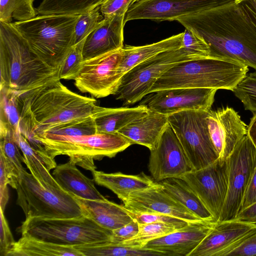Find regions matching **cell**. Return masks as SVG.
<instances>
[{"mask_svg":"<svg viewBox=\"0 0 256 256\" xmlns=\"http://www.w3.org/2000/svg\"><path fill=\"white\" fill-rule=\"evenodd\" d=\"M206 42L212 58L236 60L256 70V21L233 2L176 20Z\"/></svg>","mask_w":256,"mask_h":256,"instance_id":"6da1fadb","label":"cell"},{"mask_svg":"<svg viewBox=\"0 0 256 256\" xmlns=\"http://www.w3.org/2000/svg\"><path fill=\"white\" fill-rule=\"evenodd\" d=\"M19 93L20 132L28 140L53 126L90 116L96 102L70 90L60 80Z\"/></svg>","mask_w":256,"mask_h":256,"instance_id":"7a4b0ae2","label":"cell"},{"mask_svg":"<svg viewBox=\"0 0 256 256\" xmlns=\"http://www.w3.org/2000/svg\"><path fill=\"white\" fill-rule=\"evenodd\" d=\"M0 88L24 92L60 80L51 68L30 49L12 23L0 22Z\"/></svg>","mask_w":256,"mask_h":256,"instance_id":"3957f363","label":"cell"},{"mask_svg":"<svg viewBox=\"0 0 256 256\" xmlns=\"http://www.w3.org/2000/svg\"><path fill=\"white\" fill-rule=\"evenodd\" d=\"M248 66L224 58H206L178 63L154 84L149 94L178 88H208L233 92L247 74Z\"/></svg>","mask_w":256,"mask_h":256,"instance_id":"277c9868","label":"cell"},{"mask_svg":"<svg viewBox=\"0 0 256 256\" xmlns=\"http://www.w3.org/2000/svg\"><path fill=\"white\" fill-rule=\"evenodd\" d=\"M79 14L39 15L12 22L31 50L48 66L60 67L74 46Z\"/></svg>","mask_w":256,"mask_h":256,"instance_id":"5b68a950","label":"cell"},{"mask_svg":"<svg viewBox=\"0 0 256 256\" xmlns=\"http://www.w3.org/2000/svg\"><path fill=\"white\" fill-rule=\"evenodd\" d=\"M32 140L41 143L52 158L67 155L76 165L92 172L96 169L94 160L113 158L132 145L118 132L76 136L42 133L34 136Z\"/></svg>","mask_w":256,"mask_h":256,"instance_id":"8992f818","label":"cell"},{"mask_svg":"<svg viewBox=\"0 0 256 256\" xmlns=\"http://www.w3.org/2000/svg\"><path fill=\"white\" fill-rule=\"evenodd\" d=\"M16 204L26 218H74L82 216L74 196L59 184H42L25 169L20 172Z\"/></svg>","mask_w":256,"mask_h":256,"instance_id":"52a82bcc","label":"cell"},{"mask_svg":"<svg viewBox=\"0 0 256 256\" xmlns=\"http://www.w3.org/2000/svg\"><path fill=\"white\" fill-rule=\"evenodd\" d=\"M18 229L22 234L58 245L71 246L110 242L112 232L84 216L64 218H26Z\"/></svg>","mask_w":256,"mask_h":256,"instance_id":"ba28073f","label":"cell"},{"mask_svg":"<svg viewBox=\"0 0 256 256\" xmlns=\"http://www.w3.org/2000/svg\"><path fill=\"white\" fill-rule=\"evenodd\" d=\"M202 58L184 47L166 51L144 61L131 68L121 78L114 94L117 100L128 106L140 101L156 82L176 64Z\"/></svg>","mask_w":256,"mask_h":256,"instance_id":"9c48e42d","label":"cell"},{"mask_svg":"<svg viewBox=\"0 0 256 256\" xmlns=\"http://www.w3.org/2000/svg\"><path fill=\"white\" fill-rule=\"evenodd\" d=\"M208 112L187 110L168 115V123L194 170L203 168L218 158L209 135Z\"/></svg>","mask_w":256,"mask_h":256,"instance_id":"30bf717a","label":"cell"},{"mask_svg":"<svg viewBox=\"0 0 256 256\" xmlns=\"http://www.w3.org/2000/svg\"><path fill=\"white\" fill-rule=\"evenodd\" d=\"M226 162L228 190L219 220L236 219L256 166V148L247 135L237 144Z\"/></svg>","mask_w":256,"mask_h":256,"instance_id":"8fae6325","label":"cell"},{"mask_svg":"<svg viewBox=\"0 0 256 256\" xmlns=\"http://www.w3.org/2000/svg\"><path fill=\"white\" fill-rule=\"evenodd\" d=\"M122 48L84 61L74 80L78 89L96 98L114 95L122 78L118 68L123 57Z\"/></svg>","mask_w":256,"mask_h":256,"instance_id":"7c38bea8","label":"cell"},{"mask_svg":"<svg viewBox=\"0 0 256 256\" xmlns=\"http://www.w3.org/2000/svg\"><path fill=\"white\" fill-rule=\"evenodd\" d=\"M235 0H138L127 10L124 24L136 20L172 21L233 2Z\"/></svg>","mask_w":256,"mask_h":256,"instance_id":"4fadbf2b","label":"cell"},{"mask_svg":"<svg viewBox=\"0 0 256 256\" xmlns=\"http://www.w3.org/2000/svg\"><path fill=\"white\" fill-rule=\"evenodd\" d=\"M180 178L196 193L214 219L218 221L228 190L226 160L218 158L208 166L194 170Z\"/></svg>","mask_w":256,"mask_h":256,"instance_id":"5bb4252c","label":"cell"},{"mask_svg":"<svg viewBox=\"0 0 256 256\" xmlns=\"http://www.w3.org/2000/svg\"><path fill=\"white\" fill-rule=\"evenodd\" d=\"M218 90L178 88L158 90L146 95L139 104L166 115L187 110H210Z\"/></svg>","mask_w":256,"mask_h":256,"instance_id":"9a60e30c","label":"cell"},{"mask_svg":"<svg viewBox=\"0 0 256 256\" xmlns=\"http://www.w3.org/2000/svg\"><path fill=\"white\" fill-rule=\"evenodd\" d=\"M148 170L158 182L180 178L194 170L176 133L168 124L154 148L150 150Z\"/></svg>","mask_w":256,"mask_h":256,"instance_id":"2e32d148","label":"cell"},{"mask_svg":"<svg viewBox=\"0 0 256 256\" xmlns=\"http://www.w3.org/2000/svg\"><path fill=\"white\" fill-rule=\"evenodd\" d=\"M206 120L210 138L218 159L226 160L246 135L248 126L238 112L228 106L210 110Z\"/></svg>","mask_w":256,"mask_h":256,"instance_id":"e0dca14e","label":"cell"},{"mask_svg":"<svg viewBox=\"0 0 256 256\" xmlns=\"http://www.w3.org/2000/svg\"><path fill=\"white\" fill-rule=\"evenodd\" d=\"M122 202L126 208L135 213L162 214L188 222L201 220L170 196L160 183L134 192Z\"/></svg>","mask_w":256,"mask_h":256,"instance_id":"ac0fdd59","label":"cell"},{"mask_svg":"<svg viewBox=\"0 0 256 256\" xmlns=\"http://www.w3.org/2000/svg\"><path fill=\"white\" fill-rule=\"evenodd\" d=\"M216 222L214 220L189 222L167 235L148 242L144 247L163 252L166 256H189Z\"/></svg>","mask_w":256,"mask_h":256,"instance_id":"d6986e66","label":"cell"},{"mask_svg":"<svg viewBox=\"0 0 256 256\" xmlns=\"http://www.w3.org/2000/svg\"><path fill=\"white\" fill-rule=\"evenodd\" d=\"M125 15H114L104 18L85 38L83 61L112 52L124 47Z\"/></svg>","mask_w":256,"mask_h":256,"instance_id":"ffe728a7","label":"cell"},{"mask_svg":"<svg viewBox=\"0 0 256 256\" xmlns=\"http://www.w3.org/2000/svg\"><path fill=\"white\" fill-rule=\"evenodd\" d=\"M256 225L238 219L217 221L189 256H218L220 252L247 234Z\"/></svg>","mask_w":256,"mask_h":256,"instance_id":"44dd1931","label":"cell"},{"mask_svg":"<svg viewBox=\"0 0 256 256\" xmlns=\"http://www.w3.org/2000/svg\"><path fill=\"white\" fill-rule=\"evenodd\" d=\"M168 124V115L149 110L118 132L132 144L142 145L150 150L155 148Z\"/></svg>","mask_w":256,"mask_h":256,"instance_id":"7402d4cb","label":"cell"},{"mask_svg":"<svg viewBox=\"0 0 256 256\" xmlns=\"http://www.w3.org/2000/svg\"><path fill=\"white\" fill-rule=\"evenodd\" d=\"M72 196L79 205L83 216L110 231L128 224L133 220L124 206L108 200H86Z\"/></svg>","mask_w":256,"mask_h":256,"instance_id":"603a6c76","label":"cell"},{"mask_svg":"<svg viewBox=\"0 0 256 256\" xmlns=\"http://www.w3.org/2000/svg\"><path fill=\"white\" fill-rule=\"evenodd\" d=\"M52 175L60 187L72 196L86 200H107L96 188L93 180L83 174L70 160L56 166Z\"/></svg>","mask_w":256,"mask_h":256,"instance_id":"cb8c5ba5","label":"cell"},{"mask_svg":"<svg viewBox=\"0 0 256 256\" xmlns=\"http://www.w3.org/2000/svg\"><path fill=\"white\" fill-rule=\"evenodd\" d=\"M145 106L108 108L96 105L92 113L96 133H116L134 120L146 115Z\"/></svg>","mask_w":256,"mask_h":256,"instance_id":"d4e9b609","label":"cell"},{"mask_svg":"<svg viewBox=\"0 0 256 256\" xmlns=\"http://www.w3.org/2000/svg\"><path fill=\"white\" fill-rule=\"evenodd\" d=\"M92 174L97 184L112 190L122 200L134 192L148 188L156 184L143 172L132 175L121 172L109 174L95 170Z\"/></svg>","mask_w":256,"mask_h":256,"instance_id":"484cf974","label":"cell"},{"mask_svg":"<svg viewBox=\"0 0 256 256\" xmlns=\"http://www.w3.org/2000/svg\"><path fill=\"white\" fill-rule=\"evenodd\" d=\"M182 36V32L150 44L124 46L123 57L118 68L120 75L122 76L136 65L160 53L181 48Z\"/></svg>","mask_w":256,"mask_h":256,"instance_id":"4316f807","label":"cell"},{"mask_svg":"<svg viewBox=\"0 0 256 256\" xmlns=\"http://www.w3.org/2000/svg\"><path fill=\"white\" fill-rule=\"evenodd\" d=\"M16 134L24 156V163L34 178L42 184H58L50 172L57 166L54 158L51 156L46 150H40L32 148L20 132Z\"/></svg>","mask_w":256,"mask_h":256,"instance_id":"83f0119b","label":"cell"},{"mask_svg":"<svg viewBox=\"0 0 256 256\" xmlns=\"http://www.w3.org/2000/svg\"><path fill=\"white\" fill-rule=\"evenodd\" d=\"M159 183L170 196L199 218L214 220L211 213L185 180L180 178H170Z\"/></svg>","mask_w":256,"mask_h":256,"instance_id":"f1b7e54d","label":"cell"},{"mask_svg":"<svg viewBox=\"0 0 256 256\" xmlns=\"http://www.w3.org/2000/svg\"><path fill=\"white\" fill-rule=\"evenodd\" d=\"M83 256L74 246L54 244L27 234H22L8 254V256Z\"/></svg>","mask_w":256,"mask_h":256,"instance_id":"f546056e","label":"cell"},{"mask_svg":"<svg viewBox=\"0 0 256 256\" xmlns=\"http://www.w3.org/2000/svg\"><path fill=\"white\" fill-rule=\"evenodd\" d=\"M83 256H166L159 251L146 247L125 246L110 242L74 246Z\"/></svg>","mask_w":256,"mask_h":256,"instance_id":"4dcf8cb0","label":"cell"},{"mask_svg":"<svg viewBox=\"0 0 256 256\" xmlns=\"http://www.w3.org/2000/svg\"><path fill=\"white\" fill-rule=\"evenodd\" d=\"M106 0H42L36 9L40 15L80 14L100 6Z\"/></svg>","mask_w":256,"mask_h":256,"instance_id":"1f68e13d","label":"cell"},{"mask_svg":"<svg viewBox=\"0 0 256 256\" xmlns=\"http://www.w3.org/2000/svg\"><path fill=\"white\" fill-rule=\"evenodd\" d=\"M0 122L8 125L17 134L20 132L21 106L20 93L6 88H0Z\"/></svg>","mask_w":256,"mask_h":256,"instance_id":"d6a6232c","label":"cell"},{"mask_svg":"<svg viewBox=\"0 0 256 256\" xmlns=\"http://www.w3.org/2000/svg\"><path fill=\"white\" fill-rule=\"evenodd\" d=\"M178 228L174 224L163 222L139 224L138 234L118 244L133 248H144L148 242L167 235Z\"/></svg>","mask_w":256,"mask_h":256,"instance_id":"836d02e7","label":"cell"},{"mask_svg":"<svg viewBox=\"0 0 256 256\" xmlns=\"http://www.w3.org/2000/svg\"><path fill=\"white\" fill-rule=\"evenodd\" d=\"M34 0H0V22L12 23L13 19L22 22L36 17Z\"/></svg>","mask_w":256,"mask_h":256,"instance_id":"e575fe53","label":"cell"},{"mask_svg":"<svg viewBox=\"0 0 256 256\" xmlns=\"http://www.w3.org/2000/svg\"><path fill=\"white\" fill-rule=\"evenodd\" d=\"M42 133L76 136L94 134L96 133V130L94 118L90 116L53 126Z\"/></svg>","mask_w":256,"mask_h":256,"instance_id":"d590c367","label":"cell"},{"mask_svg":"<svg viewBox=\"0 0 256 256\" xmlns=\"http://www.w3.org/2000/svg\"><path fill=\"white\" fill-rule=\"evenodd\" d=\"M0 151L10 159L16 166L20 172L24 168L22 166L24 162V156L16 138L13 130L8 125L0 122Z\"/></svg>","mask_w":256,"mask_h":256,"instance_id":"8d00e7d4","label":"cell"},{"mask_svg":"<svg viewBox=\"0 0 256 256\" xmlns=\"http://www.w3.org/2000/svg\"><path fill=\"white\" fill-rule=\"evenodd\" d=\"M104 18L100 6L79 14L74 28V46L84 40Z\"/></svg>","mask_w":256,"mask_h":256,"instance_id":"74e56055","label":"cell"},{"mask_svg":"<svg viewBox=\"0 0 256 256\" xmlns=\"http://www.w3.org/2000/svg\"><path fill=\"white\" fill-rule=\"evenodd\" d=\"M233 92L242 102L246 110L256 114V70L246 74Z\"/></svg>","mask_w":256,"mask_h":256,"instance_id":"f35d334b","label":"cell"},{"mask_svg":"<svg viewBox=\"0 0 256 256\" xmlns=\"http://www.w3.org/2000/svg\"><path fill=\"white\" fill-rule=\"evenodd\" d=\"M84 40L74 46L68 54L60 67V80H74L78 74L84 62L82 50Z\"/></svg>","mask_w":256,"mask_h":256,"instance_id":"ab89813d","label":"cell"},{"mask_svg":"<svg viewBox=\"0 0 256 256\" xmlns=\"http://www.w3.org/2000/svg\"><path fill=\"white\" fill-rule=\"evenodd\" d=\"M256 256V226L247 234L222 250L218 256Z\"/></svg>","mask_w":256,"mask_h":256,"instance_id":"60d3db41","label":"cell"},{"mask_svg":"<svg viewBox=\"0 0 256 256\" xmlns=\"http://www.w3.org/2000/svg\"><path fill=\"white\" fill-rule=\"evenodd\" d=\"M20 179V172L15 164L2 151H0V188L10 185L18 188Z\"/></svg>","mask_w":256,"mask_h":256,"instance_id":"b9f144b4","label":"cell"},{"mask_svg":"<svg viewBox=\"0 0 256 256\" xmlns=\"http://www.w3.org/2000/svg\"><path fill=\"white\" fill-rule=\"evenodd\" d=\"M182 47L200 58L211 57L210 48L206 42L193 31L186 28L183 32Z\"/></svg>","mask_w":256,"mask_h":256,"instance_id":"7bdbcfd3","label":"cell"},{"mask_svg":"<svg viewBox=\"0 0 256 256\" xmlns=\"http://www.w3.org/2000/svg\"><path fill=\"white\" fill-rule=\"evenodd\" d=\"M128 212L132 218L139 224L163 222L174 224L180 228L189 222L183 220L162 214L135 213L129 210Z\"/></svg>","mask_w":256,"mask_h":256,"instance_id":"ee69618b","label":"cell"},{"mask_svg":"<svg viewBox=\"0 0 256 256\" xmlns=\"http://www.w3.org/2000/svg\"><path fill=\"white\" fill-rule=\"evenodd\" d=\"M138 0H106L100 6L104 17L114 15H126L129 7Z\"/></svg>","mask_w":256,"mask_h":256,"instance_id":"f6af8a7d","label":"cell"},{"mask_svg":"<svg viewBox=\"0 0 256 256\" xmlns=\"http://www.w3.org/2000/svg\"><path fill=\"white\" fill-rule=\"evenodd\" d=\"M0 256H8L12 249L16 241L14 240L4 212L0 209Z\"/></svg>","mask_w":256,"mask_h":256,"instance_id":"bcb514c9","label":"cell"},{"mask_svg":"<svg viewBox=\"0 0 256 256\" xmlns=\"http://www.w3.org/2000/svg\"><path fill=\"white\" fill-rule=\"evenodd\" d=\"M138 230L139 223L133 219L128 224L112 231L110 242L120 244L135 236L138 234Z\"/></svg>","mask_w":256,"mask_h":256,"instance_id":"7dc6e473","label":"cell"},{"mask_svg":"<svg viewBox=\"0 0 256 256\" xmlns=\"http://www.w3.org/2000/svg\"><path fill=\"white\" fill-rule=\"evenodd\" d=\"M256 202V166L245 190L240 211Z\"/></svg>","mask_w":256,"mask_h":256,"instance_id":"c3c4849f","label":"cell"},{"mask_svg":"<svg viewBox=\"0 0 256 256\" xmlns=\"http://www.w3.org/2000/svg\"><path fill=\"white\" fill-rule=\"evenodd\" d=\"M236 219L256 225V202L240 210Z\"/></svg>","mask_w":256,"mask_h":256,"instance_id":"681fc988","label":"cell"},{"mask_svg":"<svg viewBox=\"0 0 256 256\" xmlns=\"http://www.w3.org/2000/svg\"><path fill=\"white\" fill-rule=\"evenodd\" d=\"M256 148V114H254L247 127V134Z\"/></svg>","mask_w":256,"mask_h":256,"instance_id":"f907efd6","label":"cell"},{"mask_svg":"<svg viewBox=\"0 0 256 256\" xmlns=\"http://www.w3.org/2000/svg\"><path fill=\"white\" fill-rule=\"evenodd\" d=\"M242 4L256 21V0H235Z\"/></svg>","mask_w":256,"mask_h":256,"instance_id":"816d5d0a","label":"cell"},{"mask_svg":"<svg viewBox=\"0 0 256 256\" xmlns=\"http://www.w3.org/2000/svg\"><path fill=\"white\" fill-rule=\"evenodd\" d=\"M0 209L4 212L8 200V188H0Z\"/></svg>","mask_w":256,"mask_h":256,"instance_id":"f5cc1de1","label":"cell"}]
</instances>
